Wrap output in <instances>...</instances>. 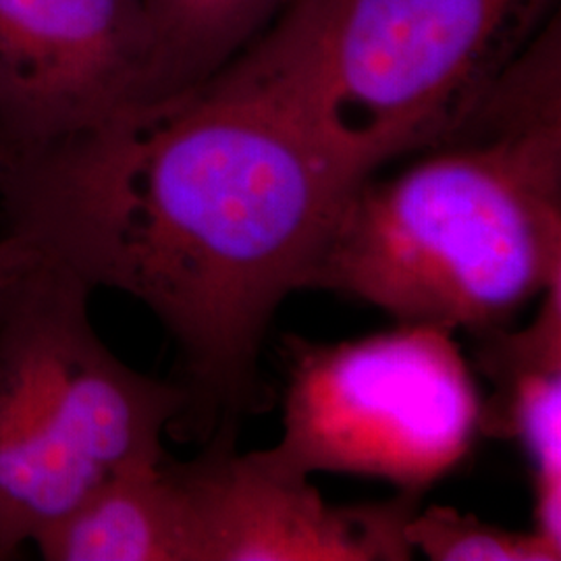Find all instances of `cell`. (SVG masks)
Segmentation results:
<instances>
[{
    "label": "cell",
    "mask_w": 561,
    "mask_h": 561,
    "mask_svg": "<svg viewBox=\"0 0 561 561\" xmlns=\"http://www.w3.org/2000/svg\"><path fill=\"white\" fill-rule=\"evenodd\" d=\"M360 181L289 115L210 78L18 164L2 231L141 301L180 347L190 408L241 405L268 322L308 287Z\"/></svg>",
    "instance_id": "6da1fadb"
},
{
    "label": "cell",
    "mask_w": 561,
    "mask_h": 561,
    "mask_svg": "<svg viewBox=\"0 0 561 561\" xmlns=\"http://www.w3.org/2000/svg\"><path fill=\"white\" fill-rule=\"evenodd\" d=\"M416 154L354 187L308 287L398 322L502 329L561 283L560 21L460 127Z\"/></svg>",
    "instance_id": "7a4b0ae2"
},
{
    "label": "cell",
    "mask_w": 561,
    "mask_h": 561,
    "mask_svg": "<svg viewBox=\"0 0 561 561\" xmlns=\"http://www.w3.org/2000/svg\"><path fill=\"white\" fill-rule=\"evenodd\" d=\"M558 0H291L215 80L273 104L362 180L470 117Z\"/></svg>",
    "instance_id": "3957f363"
},
{
    "label": "cell",
    "mask_w": 561,
    "mask_h": 561,
    "mask_svg": "<svg viewBox=\"0 0 561 561\" xmlns=\"http://www.w3.org/2000/svg\"><path fill=\"white\" fill-rule=\"evenodd\" d=\"M92 289L50 259L0 296V560L106 482L167 458L183 385L121 362L94 331Z\"/></svg>",
    "instance_id": "277c9868"
},
{
    "label": "cell",
    "mask_w": 561,
    "mask_h": 561,
    "mask_svg": "<svg viewBox=\"0 0 561 561\" xmlns=\"http://www.w3.org/2000/svg\"><path fill=\"white\" fill-rule=\"evenodd\" d=\"M283 433L252 451L273 472L354 474L419 493L451 474L481 435L482 398L456 331H391L291 350Z\"/></svg>",
    "instance_id": "5b68a950"
},
{
    "label": "cell",
    "mask_w": 561,
    "mask_h": 561,
    "mask_svg": "<svg viewBox=\"0 0 561 561\" xmlns=\"http://www.w3.org/2000/svg\"><path fill=\"white\" fill-rule=\"evenodd\" d=\"M144 0H0V141L13 169L152 104Z\"/></svg>",
    "instance_id": "8992f818"
},
{
    "label": "cell",
    "mask_w": 561,
    "mask_h": 561,
    "mask_svg": "<svg viewBox=\"0 0 561 561\" xmlns=\"http://www.w3.org/2000/svg\"><path fill=\"white\" fill-rule=\"evenodd\" d=\"M192 505L201 561H401L419 493L331 505L310 484L238 454L225 435L192 461H175Z\"/></svg>",
    "instance_id": "52a82bcc"
},
{
    "label": "cell",
    "mask_w": 561,
    "mask_h": 561,
    "mask_svg": "<svg viewBox=\"0 0 561 561\" xmlns=\"http://www.w3.org/2000/svg\"><path fill=\"white\" fill-rule=\"evenodd\" d=\"M477 362L491 382L481 433L514 439L533 481V530L561 549V283L520 331L481 333Z\"/></svg>",
    "instance_id": "ba28073f"
},
{
    "label": "cell",
    "mask_w": 561,
    "mask_h": 561,
    "mask_svg": "<svg viewBox=\"0 0 561 561\" xmlns=\"http://www.w3.org/2000/svg\"><path fill=\"white\" fill-rule=\"evenodd\" d=\"M34 545L46 561H201L192 505L169 456L106 482Z\"/></svg>",
    "instance_id": "9c48e42d"
},
{
    "label": "cell",
    "mask_w": 561,
    "mask_h": 561,
    "mask_svg": "<svg viewBox=\"0 0 561 561\" xmlns=\"http://www.w3.org/2000/svg\"><path fill=\"white\" fill-rule=\"evenodd\" d=\"M152 104L171 101L217 76L279 18L291 0H144Z\"/></svg>",
    "instance_id": "30bf717a"
},
{
    "label": "cell",
    "mask_w": 561,
    "mask_h": 561,
    "mask_svg": "<svg viewBox=\"0 0 561 561\" xmlns=\"http://www.w3.org/2000/svg\"><path fill=\"white\" fill-rule=\"evenodd\" d=\"M414 553L433 561H558L561 549L535 530L516 533L454 507L416 510L405 526Z\"/></svg>",
    "instance_id": "8fae6325"
},
{
    "label": "cell",
    "mask_w": 561,
    "mask_h": 561,
    "mask_svg": "<svg viewBox=\"0 0 561 561\" xmlns=\"http://www.w3.org/2000/svg\"><path fill=\"white\" fill-rule=\"evenodd\" d=\"M44 259L34 241L13 231L0 236V296Z\"/></svg>",
    "instance_id": "7c38bea8"
},
{
    "label": "cell",
    "mask_w": 561,
    "mask_h": 561,
    "mask_svg": "<svg viewBox=\"0 0 561 561\" xmlns=\"http://www.w3.org/2000/svg\"><path fill=\"white\" fill-rule=\"evenodd\" d=\"M9 178H11V164H9L7 152H4L2 141H0V225H2V204H4V192H7Z\"/></svg>",
    "instance_id": "4fadbf2b"
}]
</instances>
